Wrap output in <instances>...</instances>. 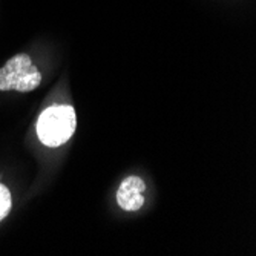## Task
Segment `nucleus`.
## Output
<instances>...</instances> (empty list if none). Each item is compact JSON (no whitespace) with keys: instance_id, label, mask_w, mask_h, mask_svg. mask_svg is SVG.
<instances>
[{"instance_id":"nucleus-1","label":"nucleus","mask_w":256,"mask_h":256,"mask_svg":"<svg viewBox=\"0 0 256 256\" xmlns=\"http://www.w3.org/2000/svg\"><path fill=\"white\" fill-rule=\"evenodd\" d=\"M77 115L72 106L54 104L46 108L37 120V136L48 148H60L74 135Z\"/></svg>"},{"instance_id":"nucleus-2","label":"nucleus","mask_w":256,"mask_h":256,"mask_svg":"<svg viewBox=\"0 0 256 256\" xmlns=\"http://www.w3.org/2000/svg\"><path fill=\"white\" fill-rule=\"evenodd\" d=\"M42 83V74L28 54H16L0 68V90L31 92Z\"/></svg>"},{"instance_id":"nucleus-3","label":"nucleus","mask_w":256,"mask_h":256,"mask_svg":"<svg viewBox=\"0 0 256 256\" xmlns=\"http://www.w3.org/2000/svg\"><path fill=\"white\" fill-rule=\"evenodd\" d=\"M146 184L140 176H128L117 190V202L126 212H136L144 204Z\"/></svg>"},{"instance_id":"nucleus-4","label":"nucleus","mask_w":256,"mask_h":256,"mask_svg":"<svg viewBox=\"0 0 256 256\" xmlns=\"http://www.w3.org/2000/svg\"><path fill=\"white\" fill-rule=\"evenodd\" d=\"M11 192L5 184L0 182V221H4L11 210Z\"/></svg>"}]
</instances>
